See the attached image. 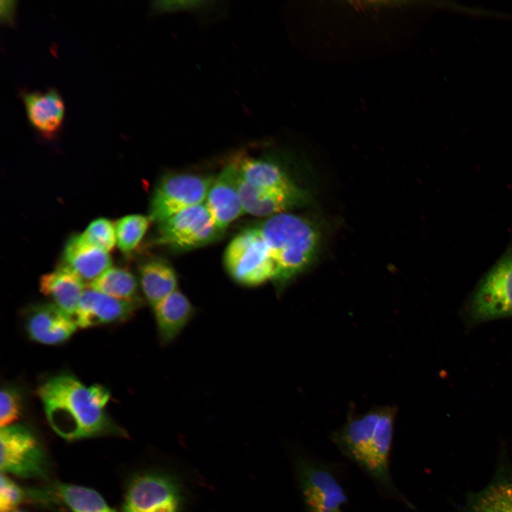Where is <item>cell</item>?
<instances>
[{"mask_svg": "<svg viewBox=\"0 0 512 512\" xmlns=\"http://www.w3.org/2000/svg\"><path fill=\"white\" fill-rule=\"evenodd\" d=\"M185 495L177 476L160 471L142 472L129 483L122 512H182Z\"/></svg>", "mask_w": 512, "mask_h": 512, "instance_id": "obj_4", "label": "cell"}, {"mask_svg": "<svg viewBox=\"0 0 512 512\" xmlns=\"http://www.w3.org/2000/svg\"><path fill=\"white\" fill-rule=\"evenodd\" d=\"M90 287L115 299L139 304L138 282L129 270L121 267H110Z\"/></svg>", "mask_w": 512, "mask_h": 512, "instance_id": "obj_23", "label": "cell"}, {"mask_svg": "<svg viewBox=\"0 0 512 512\" xmlns=\"http://www.w3.org/2000/svg\"><path fill=\"white\" fill-rule=\"evenodd\" d=\"M38 394L50 427L64 439L115 432L105 410L110 393L101 385L87 386L73 375L60 374L42 383Z\"/></svg>", "mask_w": 512, "mask_h": 512, "instance_id": "obj_1", "label": "cell"}, {"mask_svg": "<svg viewBox=\"0 0 512 512\" xmlns=\"http://www.w3.org/2000/svg\"><path fill=\"white\" fill-rule=\"evenodd\" d=\"M63 265L73 271L84 282L91 284L112 265L107 251L92 244L82 235H73L63 252Z\"/></svg>", "mask_w": 512, "mask_h": 512, "instance_id": "obj_18", "label": "cell"}, {"mask_svg": "<svg viewBox=\"0 0 512 512\" xmlns=\"http://www.w3.org/2000/svg\"><path fill=\"white\" fill-rule=\"evenodd\" d=\"M238 187L245 213L257 216H272L309 201L305 191L290 193L261 190L247 183L238 173Z\"/></svg>", "mask_w": 512, "mask_h": 512, "instance_id": "obj_20", "label": "cell"}, {"mask_svg": "<svg viewBox=\"0 0 512 512\" xmlns=\"http://www.w3.org/2000/svg\"><path fill=\"white\" fill-rule=\"evenodd\" d=\"M282 159L274 153L257 157L239 154L231 161L240 177L255 188L290 193L304 191L289 178L283 167Z\"/></svg>", "mask_w": 512, "mask_h": 512, "instance_id": "obj_11", "label": "cell"}, {"mask_svg": "<svg viewBox=\"0 0 512 512\" xmlns=\"http://www.w3.org/2000/svg\"><path fill=\"white\" fill-rule=\"evenodd\" d=\"M92 244L106 250H111L117 242L115 226L106 218L92 221L81 234Z\"/></svg>", "mask_w": 512, "mask_h": 512, "instance_id": "obj_26", "label": "cell"}, {"mask_svg": "<svg viewBox=\"0 0 512 512\" xmlns=\"http://www.w3.org/2000/svg\"><path fill=\"white\" fill-rule=\"evenodd\" d=\"M382 407H375L364 414L349 415L344 425L330 435L340 452L359 466L374 434Z\"/></svg>", "mask_w": 512, "mask_h": 512, "instance_id": "obj_16", "label": "cell"}, {"mask_svg": "<svg viewBox=\"0 0 512 512\" xmlns=\"http://www.w3.org/2000/svg\"><path fill=\"white\" fill-rule=\"evenodd\" d=\"M58 493L72 512H117L98 492L87 487L61 484Z\"/></svg>", "mask_w": 512, "mask_h": 512, "instance_id": "obj_24", "label": "cell"}, {"mask_svg": "<svg viewBox=\"0 0 512 512\" xmlns=\"http://www.w3.org/2000/svg\"><path fill=\"white\" fill-rule=\"evenodd\" d=\"M0 449L1 473L26 479L45 475L48 466L46 452L26 427L19 425L1 427Z\"/></svg>", "mask_w": 512, "mask_h": 512, "instance_id": "obj_9", "label": "cell"}, {"mask_svg": "<svg viewBox=\"0 0 512 512\" xmlns=\"http://www.w3.org/2000/svg\"><path fill=\"white\" fill-rule=\"evenodd\" d=\"M77 327L75 320L53 303L31 307L26 318V329L29 337L46 345L65 341Z\"/></svg>", "mask_w": 512, "mask_h": 512, "instance_id": "obj_15", "label": "cell"}, {"mask_svg": "<svg viewBox=\"0 0 512 512\" xmlns=\"http://www.w3.org/2000/svg\"><path fill=\"white\" fill-rule=\"evenodd\" d=\"M205 204L216 225L223 232L245 213L238 187V171L232 161L214 179Z\"/></svg>", "mask_w": 512, "mask_h": 512, "instance_id": "obj_13", "label": "cell"}, {"mask_svg": "<svg viewBox=\"0 0 512 512\" xmlns=\"http://www.w3.org/2000/svg\"><path fill=\"white\" fill-rule=\"evenodd\" d=\"M160 343L173 342L196 314L197 309L179 289H176L154 308Z\"/></svg>", "mask_w": 512, "mask_h": 512, "instance_id": "obj_19", "label": "cell"}, {"mask_svg": "<svg viewBox=\"0 0 512 512\" xmlns=\"http://www.w3.org/2000/svg\"><path fill=\"white\" fill-rule=\"evenodd\" d=\"M222 233L203 203L185 208L159 223L156 241L182 251L213 242Z\"/></svg>", "mask_w": 512, "mask_h": 512, "instance_id": "obj_7", "label": "cell"}, {"mask_svg": "<svg viewBox=\"0 0 512 512\" xmlns=\"http://www.w3.org/2000/svg\"><path fill=\"white\" fill-rule=\"evenodd\" d=\"M28 124L41 137L51 139L60 131L65 107L60 93L53 88L45 91L21 90Z\"/></svg>", "mask_w": 512, "mask_h": 512, "instance_id": "obj_12", "label": "cell"}, {"mask_svg": "<svg viewBox=\"0 0 512 512\" xmlns=\"http://www.w3.org/2000/svg\"><path fill=\"white\" fill-rule=\"evenodd\" d=\"M139 272L143 293L152 308L177 289L176 272L165 260H148L139 266Z\"/></svg>", "mask_w": 512, "mask_h": 512, "instance_id": "obj_22", "label": "cell"}, {"mask_svg": "<svg viewBox=\"0 0 512 512\" xmlns=\"http://www.w3.org/2000/svg\"><path fill=\"white\" fill-rule=\"evenodd\" d=\"M210 1H155L151 5V11L156 14L197 11L210 6Z\"/></svg>", "mask_w": 512, "mask_h": 512, "instance_id": "obj_29", "label": "cell"}, {"mask_svg": "<svg viewBox=\"0 0 512 512\" xmlns=\"http://www.w3.org/2000/svg\"><path fill=\"white\" fill-rule=\"evenodd\" d=\"M257 228L275 265L272 281L281 291L314 260L320 233L308 218L288 213L270 216Z\"/></svg>", "mask_w": 512, "mask_h": 512, "instance_id": "obj_2", "label": "cell"}, {"mask_svg": "<svg viewBox=\"0 0 512 512\" xmlns=\"http://www.w3.org/2000/svg\"><path fill=\"white\" fill-rule=\"evenodd\" d=\"M0 512H13L23 500L26 494L22 488L1 473L0 477Z\"/></svg>", "mask_w": 512, "mask_h": 512, "instance_id": "obj_28", "label": "cell"}, {"mask_svg": "<svg viewBox=\"0 0 512 512\" xmlns=\"http://www.w3.org/2000/svg\"><path fill=\"white\" fill-rule=\"evenodd\" d=\"M228 273L238 284L256 287L275 275V265L257 227L245 229L228 244L224 255Z\"/></svg>", "mask_w": 512, "mask_h": 512, "instance_id": "obj_3", "label": "cell"}, {"mask_svg": "<svg viewBox=\"0 0 512 512\" xmlns=\"http://www.w3.org/2000/svg\"><path fill=\"white\" fill-rule=\"evenodd\" d=\"M294 469L307 512H343L348 498L329 466L299 452L294 455Z\"/></svg>", "mask_w": 512, "mask_h": 512, "instance_id": "obj_5", "label": "cell"}, {"mask_svg": "<svg viewBox=\"0 0 512 512\" xmlns=\"http://www.w3.org/2000/svg\"><path fill=\"white\" fill-rule=\"evenodd\" d=\"M213 177L170 174L156 186L150 202L149 218L161 223L176 213L206 201Z\"/></svg>", "mask_w": 512, "mask_h": 512, "instance_id": "obj_8", "label": "cell"}, {"mask_svg": "<svg viewBox=\"0 0 512 512\" xmlns=\"http://www.w3.org/2000/svg\"><path fill=\"white\" fill-rule=\"evenodd\" d=\"M468 315L474 323L512 316V250L479 282L469 300Z\"/></svg>", "mask_w": 512, "mask_h": 512, "instance_id": "obj_6", "label": "cell"}, {"mask_svg": "<svg viewBox=\"0 0 512 512\" xmlns=\"http://www.w3.org/2000/svg\"><path fill=\"white\" fill-rule=\"evenodd\" d=\"M85 282L65 265L41 277L42 294L73 319L85 289Z\"/></svg>", "mask_w": 512, "mask_h": 512, "instance_id": "obj_21", "label": "cell"}, {"mask_svg": "<svg viewBox=\"0 0 512 512\" xmlns=\"http://www.w3.org/2000/svg\"><path fill=\"white\" fill-rule=\"evenodd\" d=\"M457 512H512V464L500 462L489 484L468 494Z\"/></svg>", "mask_w": 512, "mask_h": 512, "instance_id": "obj_17", "label": "cell"}, {"mask_svg": "<svg viewBox=\"0 0 512 512\" xmlns=\"http://www.w3.org/2000/svg\"><path fill=\"white\" fill-rule=\"evenodd\" d=\"M149 220L142 215L124 216L115 225L116 240L124 253L131 252L139 245L149 227Z\"/></svg>", "mask_w": 512, "mask_h": 512, "instance_id": "obj_25", "label": "cell"}, {"mask_svg": "<svg viewBox=\"0 0 512 512\" xmlns=\"http://www.w3.org/2000/svg\"><path fill=\"white\" fill-rule=\"evenodd\" d=\"M13 512H25V511H21V510H17V511H13Z\"/></svg>", "mask_w": 512, "mask_h": 512, "instance_id": "obj_31", "label": "cell"}, {"mask_svg": "<svg viewBox=\"0 0 512 512\" xmlns=\"http://www.w3.org/2000/svg\"><path fill=\"white\" fill-rule=\"evenodd\" d=\"M396 414V407H382L374 434L360 467L368 474L383 494L410 506V503L394 485L389 469Z\"/></svg>", "mask_w": 512, "mask_h": 512, "instance_id": "obj_10", "label": "cell"}, {"mask_svg": "<svg viewBox=\"0 0 512 512\" xmlns=\"http://www.w3.org/2000/svg\"><path fill=\"white\" fill-rule=\"evenodd\" d=\"M0 4L1 22L6 25H12L15 20L17 2L16 1L1 0Z\"/></svg>", "mask_w": 512, "mask_h": 512, "instance_id": "obj_30", "label": "cell"}, {"mask_svg": "<svg viewBox=\"0 0 512 512\" xmlns=\"http://www.w3.org/2000/svg\"><path fill=\"white\" fill-rule=\"evenodd\" d=\"M139 305L115 299L90 287L82 293L74 320L81 328L118 322L129 319Z\"/></svg>", "mask_w": 512, "mask_h": 512, "instance_id": "obj_14", "label": "cell"}, {"mask_svg": "<svg viewBox=\"0 0 512 512\" xmlns=\"http://www.w3.org/2000/svg\"><path fill=\"white\" fill-rule=\"evenodd\" d=\"M0 426L13 425L21 415V399L19 393L11 387H2L0 394Z\"/></svg>", "mask_w": 512, "mask_h": 512, "instance_id": "obj_27", "label": "cell"}]
</instances>
